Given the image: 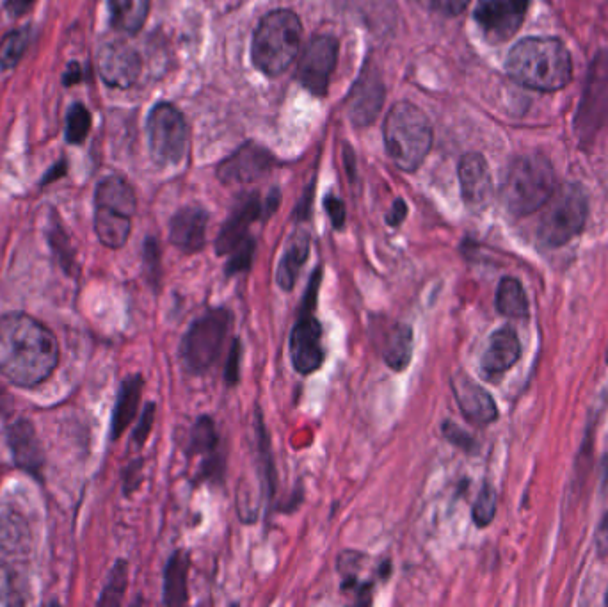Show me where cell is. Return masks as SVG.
Wrapping results in <instances>:
<instances>
[{
  "instance_id": "obj_1",
  "label": "cell",
  "mask_w": 608,
  "mask_h": 607,
  "mask_svg": "<svg viewBox=\"0 0 608 607\" xmlns=\"http://www.w3.org/2000/svg\"><path fill=\"white\" fill-rule=\"evenodd\" d=\"M59 364L56 335L38 319L13 312L0 317V373L16 387L48 380Z\"/></svg>"
},
{
  "instance_id": "obj_2",
  "label": "cell",
  "mask_w": 608,
  "mask_h": 607,
  "mask_svg": "<svg viewBox=\"0 0 608 607\" xmlns=\"http://www.w3.org/2000/svg\"><path fill=\"white\" fill-rule=\"evenodd\" d=\"M505 72L528 90L552 93L566 88L573 79V59L557 38L532 36L512 47Z\"/></svg>"
},
{
  "instance_id": "obj_3",
  "label": "cell",
  "mask_w": 608,
  "mask_h": 607,
  "mask_svg": "<svg viewBox=\"0 0 608 607\" xmlns=\"http://www.w3.org/2000/svg\"><path fill=\"white\" fill-rule=\"evenodd\" d=\"M555 193V171L543 155H521L512 161L502 182V200L514 216L543 209Z\"/></svg>"
},
{
  "instance_id": "obj_4",
  "label": "cell",
  "mask_w": 608,
  "mask_h": 607,
  "mask_svg": "<svg viewBox=\"0 0 608 607\" xmlns=\"http://www.w3.org/2000/svg\"><path fill=\"white\" fill-rule=\"evenodd\" d=\"M384 141L390 159L402 171L418 170L431 152L432 127L422 109L399 102L384 123Z\"/></svg>"
},
{
  "instance_id": "obj_5",
  "label": "cell",
  "mask_w": 608,
  "mask_h": 607,
  "mask_svg": "<svg viewBox=\"0 0 608 607\" xmlns=\"http://www.w3.org/2000/svg\"><path fill=\"white\" fill-rule=\"evenodd\" d=\"M303 27L296 13L272 11L256 27L253 38V63L267 75H280L294 63L301 49Z\"/></svg>"
},
{
  "instance_id": "obj_6",
  "label": "cell",
  "mask_w": 608,
  "mask_h": 607,
  "mask_svg": "<svg viewBox=\"0 0 608 607\" xmlns=\"http://www.w3.org/2000/svg\"><path fill=\"white\" fill-rule=\"evenodd\" d=\"M232 321L233 314L226 307L208 308L192 321L180 342V360L187 373L201 376L214 367L221 357Z\"/></svg>"
},
{
  "instance_id": "obj_7",
  "label": "cell",
  "mask_w": 608,
  "mask_h": 607,
  "mask_svg": "<svg viewBox=\"0 0 608 607\" xmlns=\"http://www.w3.org/2000/svg\"><path fill=\"white\" fill-rule=\"evenodd\" d=\"M589 216V198L582 186L568 184L544 205L537 235L546 246L560 248L580 234Z\"/></svg>"
},
{
  "instance_id": "obj_8",
  "label": "cell",
  "mask_w": 608,
  "mask_h": 607,
  "mask_svg": "<svg viewBox=\"0 0 608 607\" xmlns=\"http://www.w3.org/2000/svg\"><path fill=\"white\" fill-rule=\"evenodd\" d=\"M148 143L155 162L178 164L187 154L189 129L184 116L171 104H159L148 116Z\"/></svg>"
},
{
  "instance_id": "obj_9",
  "label": "cell",
  "mask_w": 608,
  "mask_h": 607,
  "mask_svg": "<svg viewBox=\"0 0 608 607\" xmlns=\"http://www.w3.org/2000/svg\"><path fill=\"white\" fill-rule=\"evenodd\" d=\"M290 360L301 376L317 373L326 360L324 328L312 310H301L288 339Z\"/></svg>"
},
{
  "instance_id": "obj_10",
  "label": "cell",
  "mask_w": 608,
  "mask_h": 607,
  "mask_svg": "<svg viewBox=\"0 0 608 607\" xmlns=\"http://www.w3.org/2000/svg\"><path fill=\"white\" fill-rule=\"evenodd\" d=\"M530 0H480L475 22L491 43H504L520 31Z\"/></svg>"
},
{
  "instance_id": "obj_11",
  "label": "cell",
  "mask_w": 608,
  "mask_h": 607,
  "mask_svg": "<svg viewBox=\"0 0 608 607\" xmlns=\"http://www.w3.org/2000/svg\"><path fill=\"white\" fill-rule=\"evenodd\" d=\"M338 43L331 36L313 38L299 61V81L313 95L322 97L328 91L331 73L335 70Z\"/></svg>"
},
{
  "instance_id": "obj_12",
  "label": "cell",
  "mask_w": 608,
  "mask_h": 607,
  "mask_svg": "<svg viewBox=\"0 0 608 607\" xmlns=\"http://www.w3.org/2000/svg\"><path fill=\"white\" fill-rule=\"evenodd\" d=\"M450 387L466 421L477 426H488L498 419L495 399L488 390L473 380L472 376H468L464 371H457L450 380Z\"/></svg>"
},
{
  "instance_id": "obj_13",
  "label": "cell",
  "mask_w": 608,
  "mask_h": 607,
  "mask_svg": "<svg viewBox=\"0 0 608 607\" xmlns=\"http://www.w3.org/2000/svg\"><path fill=\"white\" fill-rule=\"evenodd\" d=\"M98 72L107 86L127 90L141 73V57L125 43H107L98 52Z\"/></svg>"
},
{
  "instance_id": "obj_14",
  "label": "cell",
  "mask_w": 608,
  "mask_h": 607,
  "mask_svg": "<svg viewBox=\"0 0 608 607\" xmlns=\"http://www.w3.org/2000/svg\"><path fill=\"white\" fill-rule=\"evenodd\" d=\"M272 155L262 146L244 145L219 166L217 177L224 184H249L271 170Z\"/></svg>"
},
{
  "instance_id": "obj_15",
  "label": "cell",
  "mask_w": 608,
  "mask_h": 607,
  "mask_svg": "<svg viewBox=\"0 0 608 607\" xmlns=\"http://www.w3.org/2000/svg\"><path fill=\"white\" fill-rule=\"evenodd\" d=\"M461 195L472 211H482L493 198V179L488 162L480 154H466L459 162Z\"/></svg>"
},
{
  "instance_id": "obj_16",
  "label": "cell",
  "mask_w": 608,
  "mask_h": 607,
  "mask_svg": "<svg viewBox=\"0 0 608 607\" xmlns=\"http://www.w3.org/2000/svg\"><path fill=\"white\" fill-rule=\"evenodd\" d=\"M264 203L256 195H246L235 203L230 218L224 221L216 239V255H230L242 241L248 239V230L262 216Z\"/></svg>"
},
{
  "instance_id": "obj_17",
  "label": "cell",
  "mask_w": 608,
  "mask_h": 607,
  "mask_svg": "<svg viewBox=\"0 0 608 607\" xmlns=\"http://www.w3.org/2000/svg\"><path fill=\"white\" fill-rule=\"evenodd\" d=\"M208 214L201 207H184L169 223V241L184 253H200L207 244Z\"/></svg>"
},
{
  "instance_id": "obj_18",
  "label": "cell",
  "mask_w": 608,
  "mask_h": 607,
  "mask_svg": "<svg viewBox=\"0 0 608 607\" xmlns=\"http://www.w3.org/2000/svg\"><path fill=\"white\" fill-rule=\"evenodd\" d=\"M521 357L520 339L516 332L505 326L491 335L488 349L482 357V371L488 378L507 373Z\"/></svg>"
},
{
  "instance_id": "obj_19",
  "label": "cell",
  "mask_w": 608,
  "mask_h": 607,
  "mask_svg": "<svg viewBox=\"0 0 608 607\" xmlns=\"http://www.w3.org/2000/svg\"><path fill=\"white\" fill-rule=\"evenodd\" d=\"M310 235L306 232H296L288 239L287 248L281 255L280 264L276 269V285L283 292H292L296 287L301 269L310 257Z\"/></svg>"
},
{
  "instance_id": "obj_20",
  "label": "cell",
  "mask_w": 608,
  "mask_h": 607,
  "mask_svg": "<svg viewBox=\"0 0 608 607\" xmlns=\"http://www.w3.org/2000/svg\"><path fill=\"white\" fill-rule=\"evenodd\" d=\"M136 195L127 180L118 175H112L102 180L96 187L95 209L123 214L128 218H134L136 214Z\"/></svg>"
},
{
  "instance_id": "obj_21",
  "label": "cell",
  "mask_w": 608,
  "mask_h": 607,
  "mask_svg": "<svg viewBox=\"0 0 608 607\" xmlns=\"http://www.w3.org/2000/svg\"><path fill=\"white\" fill-rule=\"evenodd\" d=\"M144 380L141 374L136 376H128L127 380L121 383L114 413H112V428L111 437L114 440L125 433V429L136 419L137 410L141 405V396H143Z\"/></svg>"
},
{
  "instance_id": "obj_22",
  "label": "cell",
  "mask_w": 608,
  "mask_h": 607,
  "mask_svg": "<svg viewBox=\"0 0 608 607\" xmlns=\"http://www.w3.org/2000/svg\"><path fill=\"white\" fill-rule=\"evenodd\" d=\"M189 568V554L182 549L173 552L164 568V606H185L189 602Z\"/></svg>"
},
{
  "instance_id": "obj_23",
  "label": "cell",
  "mask_w": 608,
  "mask_h": 607,
  "mask_svg": "<svg viewBox=\"0 0 608 607\" xmlns=\"http://www.w3.org/2000/svg\"><path fill=\"white\" fill-rule=\"evenodd\" d=\"M415 349V333L406 323L393 324L388 335L384 337L383 360L395 373L408 369L413 360Z\"/></svg>"
},
{
  "instance_id": "obj_24",
  "label": "cell",
  "mask_w": 608,
  "mask_h": 607,
  "mask_svg": "<svg viewBox=\"0 0 608 607\" xmlns=\"http://www.w3.org/2000/svg\"><path fill=\"white\" fill-rule=\"evenodd\" d=\"M132 230V218L116 214V212L95 209V232L100 243L111 248L120 250L127 244Z\"/></svg>"
},
{
  "instance_id": "obj_25",
  "label": "cell",
  "mask_w": 608,
  "mask_h": 607,
  "mask_svg": "<svg viewBox=\"0 0 608 607\" xmlns=\"http://www.w3.org/2000/svg\"><path fill=\"white\" fill-rule=\"evenodd\" d=\"M112 25L127 34L143 29L150 13V0H109Z\"/></svg>"
},
{
  "instance_id": "obj_26",
  "label": "cell",
  "mask_w": 608,
  "mask_h": 607,
  "mask_svg": "<svg viewBox=\"0 0 608 607\" xmlns=\"http://www.w3.org/2000/svg\"><path fill=\"white\" fill-rule=\"evenodd\" d=\"M9 440L13 446L16 463L20 467L31 470V472L40 467V447H38V440H36L34 429L29 421H20L13 426Z\"/></svg>"
},
{
  "instance_id": "obj_27",
  "label": "cell",
  "mask_w": 608,
  "mask_h": 607,
  "mask_svg": "<svg viewBox=\"0 0 608 607\" xmlns=\"http://www.w3.org/2000/svg\"><path fill=\"white\" fill-rule=\"evenodd\" d=\"M496 310L511 319H523L528 316L527 294L520 280L505 276L496 289Z\"/></svg>"
},
{
  "instance_id": "obj_28",
  "label": "cell",
  "mask_w": 608,
  "mask_h": 607,
  "mask_svg": "<svg viewBox=\"0 0 608 607\" xmlns=\"http://www.w3.org/2000/svg\"><path fill=\"white\" fill-rule=\"evenodd\" d=\"M219 447V433H217L216 422L208 415H201L192 424L189 431V444L187 454L189 456H200V454L216 453Z\"/></svg>"
},
{
  "instance_id": "obj_29",
  "label": "cell",
  "mask_w": 608,
  "mask_h": 607,
  "mask_svg": "<svg viewBox=\"0 0 608 607\" xmlns=\"http://www.w3.org/2000/svg\"><path fill=\"white\" fill-rule=\"evenodd\" d=\"M381 86L376 81H361L356 86V97L352 98V118L356 123H367L376 116L381 107Z\"/></svg>"
},
{
  "instance_id": "obj_30",
  "label": "cell",
  "mask_w": 608,
  "mask_h": 607,
  "mask_svg": "<svg viewBox=\"0 0 608 607\" xmlns=\"http://www.w3.org/2000/svg\"><path fill=\"white\" fill-rule=\"evenodd\" d=\"M128 565L127 561H118L112 568L109 581L105 584L104 593L98 600L100 606H120L123 595L127 591Z\"/></svg>"
},
{
  "instance_id": "obj_31",
  "label": "cell",
  "mask_w": 608,
  "mask_h": 607,
  "mask_svg": "<svg viewBox=\"0 0 608 607\" xmlns=\"http://www.w3.org/2000/svg\"><path fill=\"white\" fill-rule=\"evenodd\" d=\"M367 559L365 554L358 551H344L338 556V572L342 575V590L358 591L360 588V572L363 570V561Z\"/></svg>"
},
{
  "instance_id": "obj_32",
  "label": "cell",
  "mask_w": 608,
  "mask_h": 607,
  "mask_svg": "<svg viewBox=\"0 0 608 607\" xmlns=\"http://www.w3.org/2000/svg\"><path fill=\"white\" fill-rule=\"evenodd\" d=\"M29 36L25 31H11L0 41V68L11 70L15 68L27 50Z\"/></svg>"
},
{
  "instance_id": "obj_33",
  "label": "cell",
  "mask_w": 608,
  "mask_h": 607,
  "mask_svg": "<svg viewBox=\"0 0 608 607\" xmlns=\"http://www.w3.org/2000/svg\"><path fill=\"white\" fill-rule=\"evenodd\" d=\"M89 130H91V113L82 104H75L68 111L66 118V139L72 145H80L88 138Z\"/></svg>"
},
{
  "instance_id": "obj_34",
  "label": "cell",
  "mask_w": 608,
  "mask_h": 607,
  "mask_svg": "<svg viewBox=\"0 0 608 607\" xmlns=\"http://www.w3.org/2000/svg\"><path fill=\"white\" fill-rule=\"evenodd\" d=\"M255 250L256 244L251 237H248L246 241H242V243L230 253V259H228L226 268H224V275L228 276V278H232V276L242 275V273L249 271L251 264H253Z\"/></svg>"
},
{
  "instance_id": "obj_35",
  "label": "cell",
  "mask_w": 608,
  "mask_h": 607,
  "mask_svg": "<svg viewBox=\"0 0 608 607\" xmlns=\"http://www.w3.org/2000/svg\"><path fill=\"white\" fill-rule=\"evenodd\" d=\"M496 515V492L493 486L486 483L480 490L477 501L473 504L472 518L477 527H488Z\"/></svg>"
},
{
  "instance_id": "obj_36",
  "label": "cell",
  "mask_w": 608,
  "mask_h": 607,
  "mask_svg": "<svg viewBox=\"0 0 608 607\" xmlns=\"http://www.w3.org/2000/svg\"><path fill=\"white\" fill-rule=\"evenodd\" d=\"M143 259L146 278H148V282H150L153 289L157 291L160 285V276H162V268H160L162 260H160L159 244H157L155 239H146V243H144Z\"/></svg>"
},
{
  "instance_id": "obj_37",
  "label": "cell",
  "mask_w": 608,
  "mask_h": 607,
  "mask_svg": "<svg viewBox=\"0 0 608 607\" xmlns=\"http://www.w3.org/2000/svg\"><path fill=\"white\" fill-rule=\"evenodd\" d=\"M441 431H443L445 440H448V442H450L452 446L457 447V449H463L466 453H473V451H475L477 444H475L472 435H468L464 429L459 428L456 422H443Z\"/></svg>"
},
{
  "instance_id": "obj_38",
  "label": "cell",
  "mask_w": 608,
  "mask_h": 607,
  "mask_svg": "<svg viewBox=\"0 0 608 607\" xmlns=\"http://www.w3.org/2000/svg\"><path fill=\"white\" fill-rule=\"evenodd\" d=\"M240 358H242V346H240V339L235 337L232 342V348H230V355H228V360H226V367H224V383H226V387L239 385Z\"/></svg>"
},
{
  "instance_id": "obj_39",
  "label": "cell",
  "mask_w": 608,
  "mask_h": 607,
  "mask_svg": "<svg viewBox=\"0 0 608 607\" xmlns=\"http://www.w3.org/2000/svg\"><path fill=\"white\" fill-rule=\"evenodd\" d=\"M153 422H155V403H150L144 408L143 415H141V421L137 422L136 429H134V435H132V442L137 449L146 444V440L152 433Z\"/></svg>"
},
{
  "instance_id": "obj_40",
  "label": "cell",
  "mask_w": 608,
  "mask_h": 607,
  "mask_svg": "<svg viewBox=\"0 0 608 607\" xmlns=\"http://www.w3.org/2000/svg\"><path fill=\"white\" fill-rule=\"evenodd\" d=\"M224 460L221 454H208L205 462L201 463L200 476L203 481H223Z\"/></svg>"
},
{
  "instance_id": "obj_41",
  "label": "cell",
  "mask_w": 608,
  "mask_h": 607,
  "mask_svg": "<svg viewBox=\"0 0 608 607\" xmlns=\"http://www.w3.org/2000/svg\"><path fill=\"white\" fill-rule=\"evenodd\" d=\"M326 212H328L329 219H331V225L335 230H342L345 225V205L342 200H338L336 196H328L326 202H324Z\"/></svg>"
},
{
  "instance_id": "obj_42",
  "label": "cell",
  "mask_w": 608,
  "mask_h": 607,
  "mask_svg": "<svg viewBox=\"0 0 608 607\" xmlns=\"http://www.w3.org/2000/svg\"><path fill=\"white\" fill-rule=\"evenodd\" d=\"M434 2V6L440 9L441 13H445V15H459V13H463L466 6L470 4V0H432Z\"/></svg>"
},
{
  "instance_id": "obj_43",
  "label": "cell",
  "mask_w": 608,
  "mask_h": 607,
  "mask_svg": "<svg viewBox=\"0 0 608 607\" xmlns=\"http://www.w3.org/2000/svg\"><path fill=\"white\" fill-rule=\"evenodd\" d=\"M408 216V205L404 200H395L392 205V209H390V214H388V218H386V223L390 225V227H399L400 223L406 219Z\"/></svg>"
},
{
  "instance_id": "obj_44",
  "label": "cell",
  "mask_w": 608,
  "mask_h": 607,
  "mask_svg": "<svg viewBox=\"0 0 608 607\" xmlns=\"http://www.w3.org/2000/svg\"><path fill=\"white\" fill-rule=\"evenodd\" d=\"M596 549L600 551L601 556L608 554V515L601 520L600 527L596 531Z\"/></svg>"
},
{
  "instance_id": "obj_45",
  "label": "cell",
  "mask_w": 608,
  "mask_h": 607,
  "mask_svg": "<svg viewBox=\"0 0 608 607\" xmlns=\"http://www.w3.org/2000/svg\"><path fill=\"white\" fill-rule=\"evenodd\" d=\"M4 2H6V8H8L11 15L20 17V15H24V13H27L31 9L32 4L36 0H4Z\"/></svg>"
},
{
  "instance_id": "obj_46",
  "label": "cell",
  "mask_w": 608,
  "mask_h": 607,
  "mask_svg": "<svg viewBox=\"0 0 608 607\" xmlns=\"http://www.w3.org/2000/svg\"><path fill=\"white\" fill-rule=\"evenodd\" d=\"M141 469H143V460L132 463V467H130V474H127V481H125V486H127L128 483H132L130 490H136L137 485L141 483Z\"/></svg>"
},
{
  "instance_id": "obj_47",
  "label": "cell",
  "mask_w": 608,
  "mask_h": 607,
  "mask_svg": "<svg viewBox=\"0 0 608 607\" xmlns=\"http://www.w3.org/2000/svg\"><path fill=\"white\" fill-rule=\"evenodd\" d=\"M82 79V75H80V66L77 63H72V65L68 66V70L64 73V84L66 86H73L75 82H79Z\"/></svg>"
},
{
  "instance_id": "obj_48",
  "label": "cell",
  "mask_w": 608,
  "mask_h": 607,
  "mask_svg": "<svg viewBox=\"0 0 608 607\" xmlns=\"http://www.w3.org/2000/svg\"><path fill=\"white\" fill-rule=\"evenodd\" d=\"M605 602H607V604H608V593H607V599H605Z\"/></svg>"
}]
</instances>
